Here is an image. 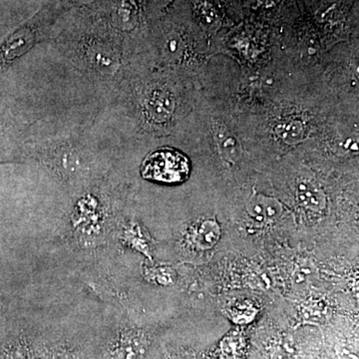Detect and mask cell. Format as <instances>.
<instances>
[{"mask_svg": "<svg viewBox=\"0 0 359 359\" xmlns=\"http://www.w3.org/2000/svg\"><path fill=\"white\" fill-rule=\"evenodd\" d=\"M74 6L73 0H49L30 20L11 32L0 43V72L11 67L43 40L55 21Z\"/></svg>", "mask_w": 359, "mask_h": 359, "instance_id": "1", "label": "cell"}, {"mask_svg": "<svg viewBox=\"0 0 359 359\" xmlns=\"http://www.w3.org/2000/svg\"><path fill=\"white\" fill-rule=\"evenodd\" d=\"M190 166L185 156L174 150H161L149 156L143 164L145 178L163 182L180 183L188 177Z\"/></svg>", "mask_w": 359, "mask_h": 359, "instance_id": "2", "label": "cell"}, {"mask_svg": "<svg viewBox=\"0 0 359 359\" xmlns=\"http://www.w3.org/2000/svg\"><path fill=\"white\" fill-rule=\"evenodd\" d=\"M146 110L148 117L152 121L164 123L169 121L175 110V101L173 96L166 91L153 92L146 100Z\"/></svg>", "mask_w": 359, "mask_h": 359, "instance_id": "3", "label": "cell"}, {"mask_svg": "<svg viewBox=\"0 0 359 359\" xmlns=\"http://www.w3.org/2000/svg\"><path fill=\"white\" fill-rule=\"evenodd\" d=\"M52 151L53 152L51 156L49 155V158H51L54 169L57 170L59 173L63 176H71L77 171L81 164V158L72 146H59Z\"/></svg>", "mask_w": 359, "mask_h": 359, "instance_id": "4", "label": "cell"}, {"mask_svg": "<svg viewBox=\"0 0 359 359\" xmlns=\"http://www.w3.org/2000/svg\"><path fill=\"white\" fill-rule=\"evenodd\" d=\"M143 337L135 332L121 334L113 349L115 359H138L144 351Z\"/></svg>", "mask_w": 359, "mask_h": 359, "instance_id": "5", "label": "cell"}, {"mask_svg": "<svg viewBox=\"0 0 359 359\" xmlns=\"http://www.w3.org/2000/svg\"><path fill=\"white\" fill-rule=\"evenodd\" d=\"M278 132L283 139H285V136L292 132L294 141H297L302 137V126L301 123L290 122L287 124H283L282 126H278Z\"/></svg>", "mask_w": 359, "mask_h": 359, "instance_id": "6", "label": "cell"}, {"mask_svg": "<svg viewBox=\"0 0 359 359\" xmlns=\"http://www.w3.org/2000/svg\"><path fill=\"white\" fill-rule=\"evenodd\" d=\"M299 198H301L302 202H304L306 205H311V207L320 205L321 199L318 193L306 191V192H302Z\"/></svg>", "mask_w": 359, "mask_h": 359, "instance_id": "7", "label": "cell"}, {"mask_svg": "<svg viewBox=\"0 0 359 359\" xmlns=\"http://www.w3.org/2000/svg\"><path fill=\"white\" fill-rule=\"evenodd\" d=\"M7 136V127L4 123L0 122V145L4 143Z\"/></svg>", "mask_w": 359, "mask_h": 359, "instance_id": "8", "label": "cell"}, {"mask_svg": "<svg viewBox=\"0 0 359 359\" xmlns=\"http://www.w3.org/2000/svg\"><path fill=\"white\" fill-rule=\"evenodd\" d=\"M45 359H67V358H65V356L63 355H59V354H52V355L48 356V358Z\"/></svg>", "mask_w": 359, "mask_h": 359, "instance_id": "9", "label": "cell"}, {"mask_svg": "<svg viewBox=\"0 0 359 359\" xmlns=\"http://www.w3.org/2000/svg\"><path fill=\"white\" fill-rule=\"evenodd\" d=\"M4 359H14V358H11V356H7V358H4Z\"/></svg>", "mask_w": 359, "mask_h": 359, "instance_id": "10", "label": "cell"}]
</instances>
